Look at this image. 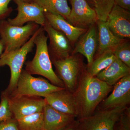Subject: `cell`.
I'll list each match as a JSON object with an SVG mask.
<instances>
[{
	"instance_id": "obj_1",
	"label": "cell",
	"mask_w": 130,
	"mask_h": 130,
	"mask_svg": "<svg viewBox=\"0 0 130 130\" xmlns=\"http://www.w3.org/2000/svg\"><path fill=\"white\" fill-rule=\"evenodd\" d=\"M112 89V86L88 73L84 75L73 93L80 120L93 115L97 106Z\"/></svg>"
},
{
	"instance_id": "obj_2",
	"label": "cell",
	"mask_w": 130,
	"mask_h": 130,
	"mask_svg": "<svg viewBox=\"0 0 130 130\" xmlns=\"http://www.w3.org/2000/svg\"><path fill=\"white\" fill-rule=\"evenodd\" d=\"M45 32L43 29L36 37L35 44L36 50L35 56L32 60L26 62L24 70L31 75L44 77L55 86L64 88L63 81L53 70L47 44L48 37L45 35Z\"/></svg>"
},
{
	"instance_id": "obj_3",
	"label": "cell",
	"mask_w": 130,
	"mask_h": 130,
	"mask_svg": "<svg viewBox=\"0 0 130 130\" xmlns=\"http://www.w3.org/2000/svg\"><path fill=\"white\" fill-rule=\"evenodd\" d=\"M40 26L27 42L20 48L7 52L3 53L0 58V67L7 66L11 71V77L7 88L3 91L9 96L16 88L19 77L23 70L28 54L32 52L35 46V40L37 36L43 29Z\"/></svg>"
},
{
	"instance_id": "obj_4",
	"label": "cell",
	"mask_w": 130,
	"mask_h": 130,
	"mask_svg": "<svg viewBox=\"0 0 130 130\" xmlns=\"http://www.w3.org/2000/svg\"><path fill=\"white\" fill-rule=\"evenodd\" d=\"M40 27L32 22L22 26H16L10 24L6 19L0 21V38L4 45L3 53L23 46Z\"/></svg>"
},
{
	"instance_id": "obj_5",
	"label": "cell",
	"mask_w": 130,
	"mask_h": 130,
	"mask_svg": "<svg viewBox=\"0 0 130 130\" xmlns=\"http://www.w3.org/2000/svg\"><path fill=\"white\" fill-rule=\"evenodd\" d=\"M64 88L55 86L42 77H36L23 69L16 88L9 97L30 96L45 98L50 93Z\"/></svg>"
},
{
	"instance_id": "obj_6",
	"label": "cell",
	"mask_w": 130,
	"mask_h": 130,
	"mask_svg": "<svg viewBox=\"0 0 130 130\" xmlns=\"http://www.w3.org/2000/svg\"><path fill=\"white\" fill-rule=\"evenodd\" d=\"M126 107L103 109L91 116L80 120V130H114L115 126Z\"/></svg>"
},
{
	"instance_id": "obj_7",
	"label": "cell",
	"mask_w": 130,
	"mask_h": 130,
	"mask_svg": "<svg viewBox=\"0 0 130 130\" xmlns=\"http://www.w3.org/2000/svg\"><path fill=\"white\" fill-rule=\"evenodd\" d=\"M8 98L9 109L13 118L16 120L43 112L46 104L44 98L39 96L25 95Z\"/></svg>"
},
{
	"instance_id": "obj_8",
	"label": "cell",
	"mask_w": 130,
	"mask_h": 130,
	"mask_svg": "<svg viewBox=\"0 0 130 130\" xmlns=\"http://www.w3.org/2000/svg\"><path fill=\"white\" fill-rule=\"evenodd\" d=\"M60 78L63 81L66 89L73 93L78 84L79 71L81 67L80 60L73 55L59 60L52 61Z\"/></svg>"
},
{
	"instance_id": "obj_9",
	"label": "cell",
	"mask_w": 130,
	"mask_h": 130,
	"mask_svg": "<svg viewBox=\"0 0 130 130\" xmlns=\"http://www.w3.org/2000/svg\"><path fill=\"white\" fill-rule=\"evenodd\" d=\"M17 6L18 14L13 19L7 20L10 24L22 26L26 23L32 22L43 27L46 19L43 9L35 3L26 2L21 0H13Z\"/></svg>"
},
{
	"instance_id": "obj_10",
	"label": "cell",
	"mask_w": 130,
	"mask_h": 130,
	"mask_svg": "<svg viewBox=\"0 0 130 130\" xmlns=\"http://www.w3.org/2000/svg\"><path fill=\"white\" fill-rule=\"evenodd\" d=\"M42 27L49 38L48 49L51 61L63 59L71 55V42L63 33L53 28L46 20Z\"/></svg>"
},
{
	"instance_id": "obj_11",
	"label": "cell",
	"mask_w": 130,
	"mask_h": 130,
	"mask_svg": "<svg viewBox=\"0 0 130 130\" xmlns=\"http://www.w3.org/2000/svg\"><path fill=\"white\" fill-rule=\"evenodd\" d=\"M70 2L72 8L67 20L72 25L87 30L96 23L95 12L86 0H70Z\"/></svg>"
},
{
	"instance_id": "obj_12",
	"label": "cell",
	"mask_w": 130,
	"mask_h": 130,
	"mask_svg": "<svg viewBox=\"0 0 130 130\" xmlns=\"http://www.w3.org/2000/svg\"><path fill=\"white\" fill-rule=\"evenodd\" d=\"M111 32L122 40L130 37L129 11L115 5L106 21Z\"/></svg>"
},
{
	"instance_id": "obj_13",
	"label": "cell",
	"mask_w": 130,
	"mask_h": 130,
	"mask_svg": "<svg viewBox=\"0 0 130 130\" xmlns=\"http://www.w3.org/2000/svg\"><path fill=\"white\" fill-rule=\"evenodd\" d=\"M44 99L47 104L57 111L75 117L78 116L74 94L65 88L50 93Z\"/></svg>"
},
{
	"instance_id": "obj_14",
	"label": "cell",
	"mask_w": 130,
	"mask_h": 130,
	"mask_svg": "<svg viewBox=\"0 0 130 130\" xmlns=\"http://www.w3.org/2000/svg\"><path fill=\"white\" fill-rule=\"evenodd\" d=\"M114 85L111 94L103 100V109L126 107L130 103V74L121 78Z\"/></svg>"
},
{
	"instance_id": "obj_15",
	"label": "cell",
	"mask_w": 130,
	"mask_h": 130,
	"mask_svg": "<svg viewBox=\"0 0 130 130\" xmlns=\"http://www.w3.org/2000/svg\"><path fill=\"white\" fill-rule=\"evenodd\" d=\"M73 52V54H80L87 59L89 66L94 60L98 47L97 26L93 25L82 35Z\"/></svg>"
},
{
	"instance_id": "obj_16",
	"label": "cell",
	"mask_w": 130,
	"mask_h": 130,
	"mask_svg": "<svg viewBox=\"0 0 130 130\" xmlns=\"http://www.w3.org/2000/svg\"><path fill=\"white\" fill-rule=\"evenodd\" d=\"M46 20L51 26L62 32L71 43L74 42L86 32L88 29L75 27L60 14L44 12Z\"/></svg>"
},
{
	"instance_id": "obj_17",
	"label": "cell",
	"mask_w": 130,
	"mask_h": 130,
	"mask_svg": "<svg viewBox=\"0 0 130 130\" xmlns=\"http://www.w3.org/2000/svg\"><path fill=\"white\" fill-rule=\"evenodd\" d=\"M43 115L45 130H61L75 121L74 116L61 112L46 102Z\"/></svg>"
},
{
	"instance_id": "obj_18",
	"label": "cell",
	"mask_w": 130,
	"mask_h": 130,
	"mask_svg": "<svg viewBox=\"0 0 130 130\" xmlns=\"http://www.w3.org/2000/svg\"><path fill=\"white\" fill-rule=\"evenodd\" d=\"M97 51L98 56L106 51H112L123 40L115 36L110 30L106 21L98 20Z\"/></svg>"
},
{
	"instance_id": "obj_19",
	"label": "cell",
	"mask_w": 130,
	"mask_h": 130,
	"mask_svg": "<svg viewBox=\"0 0 130 130\" xmlns=\"http://www.w3.org/2000/svg\"><path fill=\"white\" fill-rule=\"evenodd\" d=\"M130 68L116 58L110 65L96 76L109 86H113L123 77L130 74Z\"/></svg>"
},
{
	"instance_id": "obj_20",
	"label": "cell",
	"mask_w": 130,
	"mask_h": 130,
	"mask_svg": "<svg viewBox=\"0 0 130 130\" xmlns=\"http://www.w3.org/2000/svg\"><path fill=\"white\" fill-rule=\"evenodd\" d=\"M40 6L44 12L60 14L66 20L70 14L71 8L67 0H32Z\"/></svg>"
},
{
	"instance_id": "obj_21",
	"label": "cell",
	"mask_w": 130,
	"mask_h": 130,
	"mask_svg": "<svg viewBox=\"0 0 130 130\" xmlns=\"http://www.w3.org/2000/svg\"><path fill=\"white\" fill-rule=\"evenodd\" d=\"M19 130H45L43 112L16 120Z\"/></svg>"
},
{
	"instance_id": "obj_22",
	"label": "cell",
	"mask_w": 130,
	"mask_h": 130,
	"mask_svg": "<svg viewBox=\"0 0 130 130\" xmlns=\"http://www.w3.org/2000/svg\"><path fill=\"white\" fill-rule=\"evenodd\" d=\"M116 58L112 51L105 52L97 56L89 66L88 73L92 76H96L99 73L111 64Z\"/></svg>"
},
{
	"instance_id": "obj_23",
	"label": "cell",
	"mask_w": 130,
	"mask_h": 130,
	"mask_svg": "<svg viewBox=\"0 0 130 130\" xmlns=\"http://www.w3.org/2000/svg\"><path fill=\"white\" fill-rule=\"evenodd\" d=\"M93 3L98 20L106 21L114 6L115 0H90Z\"/></svg>"
},
{
	"instance_id": "obj_24",
	"label": "cell",
	"mask_w": 130,
	"mask_h": 130,
	"mask_svg": "<svg viewBox=\"0 0 130 130\" xmlns=\"http://www.w3.org/2000/svg\"><path fill=\"white\" fill-rule=\"evenodd\" d=\"M123 40L112 51L116 58L130 67V45L129 42Z\"/></svg>"
},
{
	"instance_id": "obj_25",
	"label": "cell",
	"mask_w": 130,
	"mask_h": 130,
	"mask_svg": "<svg viewBox=\"0 0 130 130\" xmlns=\"http://www.w3.org/2000/svg\"><path fill=\"white\" fill-rule=\"evenodd\" d=\"M0 102V123L12 118V115L9 109L8 98L3 91L1 93Z\"/></svg>"
},
{
	"instance_id": "obj_26",
	"label": "cell",
	"mask_w": 130,
	"mask_h": 130,
	"mask_svg": "<svg viewBox=\"0 0 130 130\" xmlns=\"http://www.w3.org/2000/svg\"><path fill=\"white\" fill-rule=\"evenodd\" d=\"M12 0H0V21L6 20L11 12L12 8L8 5Z\"/></svg>"
},
{
	"instance_id": "obj_27",
	"label": "cell",
	"mask_w": 130,
	"mask_h": 130,
	"mask_svg": "<svg viewBox=\"0 0 130 130\" xmlns=\"http://www.w3.org/2000/svg\"><path fill=\"white\" fill-rule=\"evenodd\" d=\"M0 130H19L16 120L12 118L0 123Z\"/></svg>"
},
{
	"instance_id": "obj_28",
	"label": "cell",
	"mask_w": 130,
	"mask_h": 130,
	"mask_svg": "<svg viewBox=\"0 0 130 130\" xmlns=\"http://www.w3.org/2000/svg\"><path fill=\"white\" fill-rule=\"evenodd\" d=\"M115 5L130 11V0H115Z\"/></svg>"
},
{
	"instance_id": "obj_29",
	"label": "cell",
	"mask_w": 130,
	"mask_h": 130,
	"mask_svg": "<svg viewBox=\"0 0 130 130\" xmlns=\"http://www.w3.org/2000/svg\"><path fill=\"white\" fill-rule=\"evenodd\" d=\"M79 122L74 121L72 123L61 130H78Z\"/></svg>"
},
{
	"instance_id": "obj_30",
	"label": "cell",
	"mask_w": 130,
	"mask_h": 130,
	"mask_svg": "<svg viewBox=\"0 0 130 130\" xmlns=\"http://www.w3.org/2000/svg\"><path fill=\"white\" fill-rule=\"evenodd\" d=\"M4 51V46L3 43L1 41V38H0V58L3 53ZM0 72H1V67H0Z\"/></svg>"
},
{
	"instance_id": "obj_31",
	"label": "cell",
	"mask_w": 130,
	"mask_h": 130,
	"mask_svg": "<svg viewBox=\"0 0 130 130\" xmlns=\"http://www.w3.org/2000/svg\"><path fill=\"white\" fill-rule=\"evenodd\" d=\"M21 1L26 2H32V0H21Z\"/></svg>"
},
{
	"instance_id": "obj_32",
	"label": "cell",
	"mask_w": 130,
	"mask_h": 130,
	"mask_svg": "<svg viewBox=\"0 0 130 130\" xmlns=\"http://www.w3.org/2000/svg\"><path fill=\"white\" fill-rule=\"evenodd\" d=\"M118 130H126L125 129H124V128H122V127H121V126H120V128H119L118 129Z\"/></svg>"
},
{
	"instance_id": "obj_33",
	"label": "cell",
	"mask_w": 130,
	"mask_h": 130,
	"mask_svg": "<svg viewBox=\"0 0 130 130\" xmlns=\"http://www.w3.org/2000/svg\"><path fill=\"white\" fill-rule=\"evenodd\" d=\"M78 130H79V129H78Z\"/></svg>"
}]
</instances>
